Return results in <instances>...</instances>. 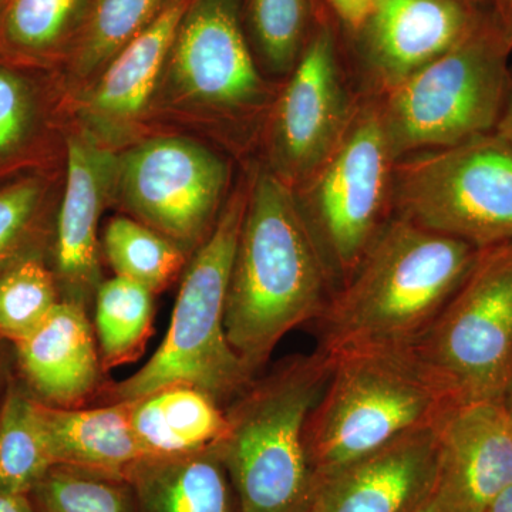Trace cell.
<instances>
[{
    "instance_id": "38",
    "label": "cell",
    "mask_w": 512,
    "mask_h": 512,
    "mask_svg": "<svg viewBox=\"0 0 512 512\" xmlns=\"http://www.w3.org/2000/svg\"><path fill=\"white\" fill-rule=\"evenodd\" d=\"M503 404L505 410H507L508 416H510L512 420V369L510 380H508L507 389H505Z\"/></svg>"
},
{
    "instance_id": "30",
    "label": "cell",
    "mask_w": 512,
    "mask_h": 512,
    "mask_svg": "<svg viewBox=\"0 0 512 512\" xmlns=\"http://www.w3.org/2000/svg\"><path fill=\"white\" fill-rule=\"evenodd\" d=\"M59 286L50 258L30 256L0 275V340L18 345L56 308Z\"/></svg>"
},
{
    "instance_id": "35",
    "label": "cell",
    "mask_w": 512,
    "mask_h": 512,
    "mask_svg": "<svg viewBox=\"0 0 512 512\" xmlns=\"http://www.w3.org/2000/svg\"><path fill=\"white\" fill-rule=\"evenodd\" d=\"M495 131L512 144V67L507 97H505L503 111H501L500 120H498Z\"/></svg>"
},
{
    "instance_id": "33",
    "label": "cell",
    "mask_w": 512,
    "mask_h": 512,
    "mask_svg": "<svg viewBox=\"0 0 512 512\" xmlns=\"http://www.w3.org/2000/svg\"><path fill=\"white\" fill-rule=\"evenodd\" d=\"M488 12L495 28L512 50V0H490Z\"/></svg>"
},
{
    "instance_id": "8",
    "label": "cell",
    "mask_w": 512,
    "mask_h": 512,
    "mask_svg": "<svg viewBox=\"0 0 512 512\" xmlns=\"http://www.w3.org/2000/svg\"><path fill=\"white\" fill-rule=\"evenodd\" d=\"M393 215L477 248L512 238V144L497 131L400 158Z\"/></svg>"
},
{
    "instance_id": "41",
    "label": "cell",
    "mask_w": 512,
    "mask_h": 512,
    "mask_svg": "<svg viewBox=\"0 0 512 512\" xmlns=\"http://www.w3.org/2000/svg\"><path fill=\"white\" fill-rule=\"evenodd\" d=\"M9 0H0V12H2L3 8H5L6 3H8Z\"/></svg>"
},
{
    "instance_id": "34",
    "label": "cell",
    "mask_w": 512,
    "mask_h": 512,
    "mask_svg": "<svg viewBox=\"0 0 512 512\" xmlns=\"http://www.w3.org/2000/svg\"><path fill=\"white\" fill-rule=\"evenodd\" d=\"M10 343L0 340V397L5 394L6 387L10 377H12V367L15 365V352H10Z\"/></svg>"
},
{
    "instance_id": "21",
    "label": "cell",
    "mask_w": 512,
    "mask_h": 512,
    "mask_svg": "<svg viewBox=\"0 0 512 512\" xmlns=\"http://www.w3.org/2000/svg\"><path fill=\"white\" fill-rule=\"evenodd\" d=\"M39 414L53 464L126 474L143 458L128 402L77 409L39 402Z\"/></svg>"
},
{
    "instance_id": "23",
    "label": "cell",
    "mask_w": 512,
    "mask_h": 512,
    "mask_svg": "<svg viewBox=\"0 0 512 512\" xmlns=\"http://www.w3.org/2000/svg\"><path fill=\"white\" fill-rule=\"evenodd\" d=\"M94 0H9L0 12V56L57 72L82 35Z\"/></svg>"
},
{
    "instance_id": "18",
    "label": "cell",
    "mask_w": 512,
    "mask_h": 512,
    "mask_svg": "<svg viewBox=\"0 0 512 512\" xmlns=\"http://www.w3.org/2000/svg\"><path fill=\"white\" fill-rule=\"evenodd\" d=\"M13 352L19 379L46 406L84 407L107 384L89 309L82 305L57 303Z\"/></svg>"
},
{
    "instance_id": "26",
    "label": "cell",
    "mask_w": 512,
    "mask_h": 512,
    "mask_svg": "<svg viewBox=\"0 0 512 512\" xmlns=\"http://www.w3.org/2000/svg\"><path fill=\"white\" fill-rule=\"evenodd\" d=\"M52 466L39 400L12 375L0 404V494L28 497Z\"/></svg>"
},
{
    "instance_id": "15",
    "label": "cell",
    "mask_w": 512,
    "mask_h": 512,
    "mask_svg": "<svg viewBox=\"0 0 512 512\" xmlns=\"http://www.w3.org/2000/svg\"><path fill=\"white\" fill-rule=\"evenodd\" d=\"M488 10L453 0H377L356 35L362 96L376 97L446 55L483 22Z\"/></svg>"
},
{
    "instance_id": "6",
    "label": "cell",
    "mask_w": 512,
    "mask_h": 512,
    "mask_svg": "<svg viewBox=\"0 0 512 512\" xmlns=\"http://www.w3.org/2000/svg\"><path fill=\"white\" fill-rule=\"evenodd\" d=\"M332 372L323 353L291 356L225 407L228 431L214 448L241 512H303L313 491L306 427Z\"/></svg>"
},
{
    "instance_id": "7",
    "label": "cell",
    "mask_w": 512,
    "mask_h": 512,
    "mask_svg": "<svg viewBox=\"0 0 512 512\" xmlns=\"http://www.w3.org/2000/svg\"><path fill=\"white\" fill-rule=\"evenodd\" d=\"M511 53L488 12L446 55L370 97L396 161L495 131L510 84Z\"/></svg>"
},
{
    "instance_id": "20",
    "label": "cell",
    "mask_w": 512,
    "mask_h": 512,
    "mask_svg": "<svg viewBox=\"0 0 512 512\" xmlns=\"http://www.w3.org/2000/svg\"><path fill=\"white\" fill-rule=\"evenodd\" d=\"M138 512H241L214 447L177 457H143L128 467Z\"/></svg>"
},
{
    "instance_id": "27",
    "label": "cell",
    "mask_w": 512,
    "mask_h": 512,
    "mask_svg": "<svg viewBox=\"0 0 512 512\" xmlns=\"http://www.w3.org/2000/svg\"><path fill=\"white\" fill-rule=\"evenodd\" d=\"M154 296L121 276L101 282L93 302V328L104 372L143 355L153 333Z\"/></svg>"
},
{
    "instance_id": "11",
    "label": "cell",
    "mask_w": 512,
    "mask_h": 512,
    "mask_svg": "<svg viewBox=\"0 0 512 512\" xmlns=\"http://www.w3.org/2000/svg\"><path fill=\"white\" fill-rule=\"evenodd\" d=\"M231 183V161L214 148L181 134H156L117 153L113 205L191 258L217 224Z\"/></svg>"
},
{
    "instance_id": "29",
    "label": "cell",
    "mask_w": 512,
    "mask_h": 512,
    "mask_svg": "<svg viewBox=\"0 0 512 512\" xmlns=\"http://www.w3.org/2000/svg\"><path fill=\"white\" fill-rule=\"evenodd\" d=\"M35 512H138L126 474L55 464L32 488Z\"/></svg>"
},
{
    "instance_id": "9",
    "label": "cell",
    "mask_w": 512,
    "mask_h": 512,
    "mask_svg": "<svg viewBox=\"0 0 512 512\" xmlns=\"http://www.w3.org/2000/svg\"><path fill=\"white\" fill-rule=\"evenodd\" d=\"M394 164L375 104L363 96L335 153L292 190L335 291L393 218Z\"/></svg>"
},
{
    "instance_id": "24",
    "label": "cell",
    "mask_w": 512,
    "mask_h": 512,
    "mask_svg": "<svg viewBox=\"0 0 512 512\" xmlns=\"http://www.w3.org/2000/svg\"><path fill=\"white\" fill-rule=\"evenodd\" d=\"M60 181L59 168L43 167L0 183V275L30 256L50 258Z\"/></svg>"
},
{
    "instance_id": "28",
    "label": "cell",
    "mask_w": 512,
    "mask_h": 512,
    "mask_svg": "<svg viewBox=\"0 0 512 512\" xmlns=\"http://www.w3.org/2000/svg\"><path fill=\"white\" fill-rule=\"evenodd\" d=\"M101 251L116 276L137 282L154 295L173 284L190 261L171 239L128 215L107 222Z\"/></svg>"
},
{
    "instance_id": "40",
    "label": "cell",
    "mask_w": 512,
    "mask_h": 512,
    "mask_svg": "<svg viewBox=\"0 0 512 512\" xmlns=\"http://www.w3.org/2000/svg\"><path fill=\"white\" fill-rule=\"evenodd\" d=\"M417 512H443L440 510L439 505L436 504V501H434V498L431 497L429 501H427L426 504L423 505V507L420 508Z\"/></svg>"
},
{
    "instance_id": "13",
    "label": "cell",
    "mask_w": 512,
    "mask_h": 512,
    "mask_svg": "<svg viewBox=\"0 0 512 512\" xmlns=\"http://www.w3.org/2000/svg\"><path fill=\"white\" fill-rule=\"evenodd\" d=\"M188 2L171 0L156 22L92 83L64 99V126L83 131L116 153L147 137L158 83Z\"/></svg>"
},
{
    "instance_id": "31",
    "label": "cell",
    "mask_w": 512,
    "mask_h": 512,
    "mask_svg": "<svg viewBox=\"0 0 512 512\" xmlns=\"http://www.w3.org/2000/svg\"><path fill=\"white\" fill-rule=\"evenodd\" d=\"M252 46L269 73L289 76L313 26L312 0H247Z\"/></svg>"
},
{
    "instance_id": "3",
    "label": "cell",
    "mask_w": 512,
    "mask_h": 512,
    "mask_svg": "<svg viewBox=\"0 0 512 512\" xmlns=\"http://www.w3.org/2000/svg\"><path fill=\"white\" fill-rule=\"evenodd\" d=\"M306 427L313 488L464 403L407 348L340 353Z\"/></svg>"
},
{
    "instance_id": "39",
    "label": "cell",
    "mask_w": 512,
    "mask_h": 512,
    "mask_svg": "<svg viewBox=\"0 0 512 512\" xmlns=\"http://www.w3.org/2000/svg\"><path fill=\"white\" fill-rule=\"evenodd\" d=\"M453 2L464 3V5L474 6L478 9H490V0H453Z\"/></svg>"
},
{
    "instance_id": "4",
    "label": "cell",
    "mask_w": 512,
    "mask_h": 512,
    "mask_svg": "<svg viewBox=\"0 0 512 512\" xmlns=\"http://www.w3.org/2000/svg\"><path fill=\"white\" fill-rule=\"evenodd\" d=\"M252 174L254 165L232 185L210 237L185 266L170 328L156 353L128 379L107 382L101 404L133 402L163 387L185 384L210 394L225 409L254 379L225 335L229 278Z\"/></svg>"
},
{
    "instance_id": "1",
    "label": "cell",
    "mask_w": 512,
    "mask_h": 512,
    "mask_svg": "<svg viewBox=\"0 0 512 512\" xmlns=\"http://www.w3.org/2000/svg\"><path fill=\"white\" fill-rule=\"evenodd\" d=\"M333 292L292 188L255 164L225 305L229 346L258 375L286 333L315 322Z\"/></svg>"
},
{
    "instance_id": "2",
    "label": "cell",
    "mask_w": 512,
    "mask_h": 512,
    "mask_svg": "<svg viewBox=\"0 0 512 512\" xmlns=\"http://www.w3.org/2000/svg\"><path fill=\"white\" fill-rule=\"evenodd\" d=\"M480 248L394 217L315 320L318 352L407 348L430 328Z\"/></svg>"
},
{
    "instance_id": "10",
    "label": "cell",
    "mask_w": 512,
    "mask_h": 512,
    "mask_svg": "<svg viewBox=\"0 0 512 512\" xmlns=\"http://www.w3.org/2000/svg\"><path fill=\"white\" fill-rule=\"evenodd\" d=\"M410 348L461 402L503 403L512 369V238L480 249Z\"/></svg>"
},
{
    "instance_id": "16",
    "label": "cell",
    "mask_w": 512,
    "mask_h": 512,
    "mask_svg": "<svg viewBox=\"0 0 512 512\" xmlns=\"http://www.w3.org/2000/svg\"><path fill=\"white\" fill-rule=\"evenodd\" d=\"M511 485L512 420L504 404H458L437 427L434 501L443 512H483Z\"/></svg>"
},
{
    "instance_id": "14",
    "label": "cell",
    "mask_w": 512,
    "mask_h": 512,
    "mask_svg": "<svg viewBox=\"0 0 512 512\" xmlns=\"http://www.w3.org/2000/svg\"><path fill=\"white\" fill-rule=\"evenodd\" d=\"M66 171L50 265L62 301L89 309L101 276V214L114 201L117 153L72 126H63Z\"/></svg>"
},
{
    "instance_id": "5",
    "label": "cell",
    "mask_w": 512,
    "mask_h": 512,
    "mask_svg": "<svg viewBox=\"0 0 512 512\" xmlns=\"http://www.w3.org/2000/svg\"><path fill=\"white\" fill-rule=\"evenodd\" d=\"M281 84L259 70L241 18V0H190L168 53L151 119L212 134L231 150L261 138Z\"/></svg>"
},
{
    "instance_id": "37",
    "label": "cell",
    "mask_w": 512,
    "mask_h": 512,
    "mask_svg": "<svg viewBox=\"0 0 512 512\" xmlns=\"http://www.w3.org/2000/svg\"><path fill=\"white\" fill-rule=\"evenodd\" d=\"M483 512H512V485L498 495Z\"/></svg>"
},
{
    "instance_id": "22",
    "label": "cell",
    "mask_w": 512,
    "mask_h": 512,
    "mask_svg": "<svg viewBox=\"0 0 512 512\" xmlns=\"http://www.w3.org/2000/svg\"><path fill=\"white\" fill-rule=\"evenodd\" d=\"M128 403L143 457L198 453L220 443L228 431L224 407L197 387L175 384Z\"/></svg>"
},
{
    "instance_id": "17",
    "label": "cell",
    "mask_w": 512,
    "mask_h": 512,
    "mask_svg": "<svg viewBox=\"0 0 512 512\" xmlns=\"http://www.w3.org/2000/svg\"><path fill=\"white\" fill-rule=\"evenodd\" d=\"M437 427L406 434L320 481L303 512L419 511L436 485Z\"/></svg>"
},
{
    "instance_id": "12",
    "label": "cell",
    "mask_w": 512,
    "mask_h": 512,
    "mask_svg": "<svg viewBox=\"0 0 512 512\" xmlns=\"http://www.w3.org/2000/svg\"><path fill=\"white\" fill-rule=\"evenodd\" d=\"M362 100L346 79L333 26L316 19L265 121L262 164L292 190L301 187L340 146Z\"/></svg>"
},
{
    "instance_id": "32",
    "label": "cell",
    "mask_w": 512,
    "mask_h": 512,
    "mask_svg": "<svg viewBox=\"0 0 512 512\" xmlns=\"http://www.w3.org/2000/svg\"><path fill=\"white\" fill-rule=\"evenodd\" d=\"M339 22L356 35L376 8L377 0H326Z\"/></svg>"
},
{
    "instance_id": "36",
    "label": "cell",
    "mask_w": 512,
    "mask_h": 512,
    "mask_svg": "<svg viewBox=\"0 0 512 512\" xmlns=\"http://www.w3.org/2000/svg\"><path fill=\"white\" fill-rule=\"evenodd\" d=\"M0 512H35L26 495L0 494Z\"/></svg>"
},
{
    "instance_id": "25",
    "label": "cell",
    "mask_w": 512,
    "mask_h": 512,
    "mask_svg": "<svg viewBox=\"0 0 512 512\" xmlns=\"http://www.w3.org/2000/svg\"><path fill=\"white\" fill-rule=\"evenodd\" d=\"M171 0H94L72 53L57 70L63 100L79 92L144 30Z\"/></svg>"
},
{
    "instance_id": "19",
    "label": "cell",
    "mask_w": 512,
    "mask_h": 512,
    "mask_svg": "<svg viewBox=\"0 0 512 512\" xmlns=\"http://www.w3.org/2000/svg\"><path fill=\"white\" fill-rule=\"evenodd\" d=\"M63 124L57 73L0 56V183L52 167L53 138Z\"/></svg>"
}]
</instances>
